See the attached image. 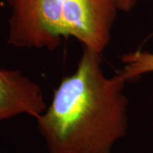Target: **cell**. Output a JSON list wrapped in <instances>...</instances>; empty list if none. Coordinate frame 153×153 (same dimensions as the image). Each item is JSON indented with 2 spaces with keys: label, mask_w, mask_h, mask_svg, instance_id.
<instances>
[{
  "label": "cell",
  "mask_w": 153,
  "mask_h": 153,
  "mask_svg": "<svg viewBox=\"0 0 153 153\" xmlns=\"http://www.w3.org/2000/svg\"><path fill=\"white\" fill-rule=\"evenodd\" d=\"M101 54L82 47L76 71L64 76L37 126L49 153H112L128 130L125 81L107 77Z\"/></svg>",
  "instance_id": "6da1fadb"
},
{
  "label": "cell",
  "mask_w": 153,
  "mask_h": 153,
  "mask_svg": "<svg viewBox=\"0 0 153 153\" xmlns=\"http://www.w3.org/2000/svg\"><path fill=\"white\" fill-rule=\"evenodd\" d=\"M10 8L7 44L55 50L66 38L102 54L119 10L117 0H6Z\"/></svg>",
  "instance_id": "7a4b0ae2"
},
{
  "label": "cell",
  "mask_w": 153,
  "mask_h": 153,
  "mask_svg": "<svg viewBox=\"0 0 153 153\" xmlns=\"http://www.w3.org/2000/svg\"><path fill=\"white\" fill-rule=\"evenodd\" d=\"M46 108L38 84L20 70L0 69V123L22 114L37 118Z\"/></svg>",
  "instance_id": "3957f363"
},
{
  "label": "cell",
  "mask_w": 153,
  "mask_h": 153,
  "mask_svg": "<svg viewBox=\"0 0 153 153\" xmlns=\"http://www.w3.org/2000/svg\"><path fill=\"white\" fill-rule=\"evenodd\" d=\"M123 67L117 75L126 82L135 81L149 72H153V53L136 50L121 56Z\"/></svg>",
  "instance_id": "277c9868"
},
{
  "label": "cell",
  "mask_w": 153,
  "mask_h": 153,
  "mask_svg": "<svg viewBox=\"0 0 153 153\" xmlns=\"http://www.w3.org/2000/svg\"><path fill=\"white\" fill-rule=\"evenodd\" d=\"M138 0H117L118 10L124 12H129L136 5Z\"/></svg>",
  "instance_id": "5b68a950"
}]
</instances>
